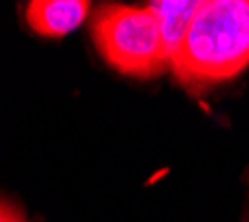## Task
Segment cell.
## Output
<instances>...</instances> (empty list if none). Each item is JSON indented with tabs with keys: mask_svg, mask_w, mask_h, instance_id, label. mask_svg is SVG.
I'll list each match as a JSON object with an SVG mask.
<instances>
[{
	"mask_svg": "<svg viewBox=\"0 0 249 222\" xmlns=\"http://www.w3.org/2000/svg\"><path fill=\"white\" fill-rule=\"evenodd\" d=\"M85 0H34L27 5V25L45 38H62L83 25L89 14Z\"/></svg>",
	"mask_w": 249,
	"mask_h": 222,
	"instance_id": "obj_3",
	"label": "cell"
},
{
	"mask_svg": "<svg viewBox=\"0 0 249 222\" xmlns=\"http://www.w3.org/2000/svg\"><path fill=\"white\" fill-rule=\"evenodd\" d=\"M249 67V0L200 2L178 49L171 71L189 91L227 83Z\"/></svg>",
	"mask_w": 249,
	"mask_h": 222,
	"instance_id": "obj_1",
	"label": "cell"
},
{
	"mask_svg": "<svg viewBox=\"0 0 249 222\" xmlns=\"http://www.w3.org/2000/svg\"><path fill=\"white\" fill-rule=\"evenodd\" d=\"M91 38L105 62L124 76L156 78L171 67V51L149 5L100 7L91 20Z\"/></svg>",
	"mask_w": 249,
	"mask_h": 222,
	"instance_id": "obj_2",
	"label": "cell"
},
{
	"mask_svg": "<svg viewBox=\"0 0 249 222\" xmlns=\"http://www.w3.org/2000/svg\"><path fill=\"white\" fill-rule=\"evenodd\" d=\"M200 2H189V0H180V2H149V9L156 14L158 22H160L162 36L169 47L171 56L178 49L182 36H185L187 27L192 22L194 14L198 11Z\"/></svg>",
	"mask_w": 249,
	"mask_h": 222,
	"instance_id": "obj_4",
	"label": "cell"
},
{
	"mask_svg": "<svg viewBox=\"0 0 249 222\" xmlns=\"http://www.w3.org/2000/svg\"><path fill=\"white\" fill-rule=\"evenodd\" d=\"M0 222H27L22 211L7 200H0Z\"/></svg>",
	"mask_w": 249,
	"mask_h": 222,
	"instance_id": "obj_5",
	"label": "cell"
}]
</instances>
